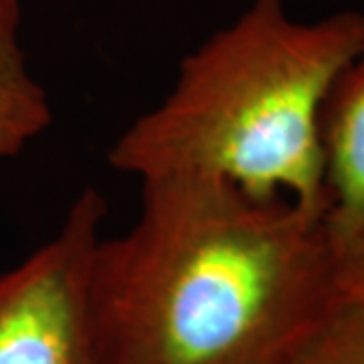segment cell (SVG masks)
Segmentation results:
<instances>
[{"mask_svg":"<svg viewBox=\"0 0 364 364\" xmlns=\"http://www.w3.org/2000/svg\"><path fill=\"white\" fill-rule=\"evenodd\" d=\"M140 186V215L91 261L102 364H287L344 298L324 210L219 182Z\"/></svg>","mask_w":364,"mask_h":364,"instance_id":"obj_1","label":"cell"},{"mask_svg":"<svg viewBox=\"0 0 364 364\" xmlns=\"http://www.w3.org/2000/svg\"><path fill=\"white\" fill-rule=\"evenodd\" d=\"M363 35L364 13L298 21L286 0H251L182 59L168 93L109 146V166L326 213L322 112Z\"/></svg>","mask_w":364,"mask_h":364,"instance_id":"obj_2","label":"cell"},{"mask_svg":"<svg viewBox=\"0 0 364 364\" xmlns=\"http://www.w3.org/2000/svg\"><path fill=\"white\" fill-rule=\"evenodd\" d=\"M105 217L104 195L83 188L55 235L0 272V364H102L90 277Z\"/></svg>","mask_w":364,"mask_h":364,"instance_id":"obj_3","label":"cell"},{"mask_svg":"<svg viewBox=\"0 0 364 364\" xmlns=\"http://www.w3.org/2000/svg\"><path fill=\"white\" fill-rule=\"evenodd\" d=\"M326 221L338 249L364 233V35L322 112Z\"/></svg>","mask_w":364,"mask_h":364,"instance_id":"obj_4","label":"cell"},{"mask_svg":"<svg viewBox=\"0 0 364 364\" xmlns=\"http://www.w3.org/2000/svg\"><path fill=\"white\" fill-rule=\"evenodd\" d=\"M21 0H0V162L18 156L53 124L51 100L28 69Z\"/></svg>","mask_w":364,"mask_h":364,"instance_id":"obj_5","label":"cell"},{"mask_svg":"<svg viewBox=\"0 0 364 364\" xmlns=\"http://www.w3.org/2000/svg\"><path fill=\"white\" fill-rule=\"evenodd\" d=\"M287 364H364V294L346 289Z\"/></svg>","mask_w":364,"mask_h":364,"instance_id":"obj_6","label":"cell"},{"mask_svg":"<svg viewBox=\"0 0 364 364\" xmlns=\"http://www.w3.org/2000/svg\"><path fill=\"white\" fill-rule=\"evenodd\" d=\"M342 257V279L344 286L350 291L364 294V233L354 241L340 247Z\"/></svg>","mask_w":364,"mask_h":364,"instance_id":"obj_7","label":"cell"}]
</instances>
